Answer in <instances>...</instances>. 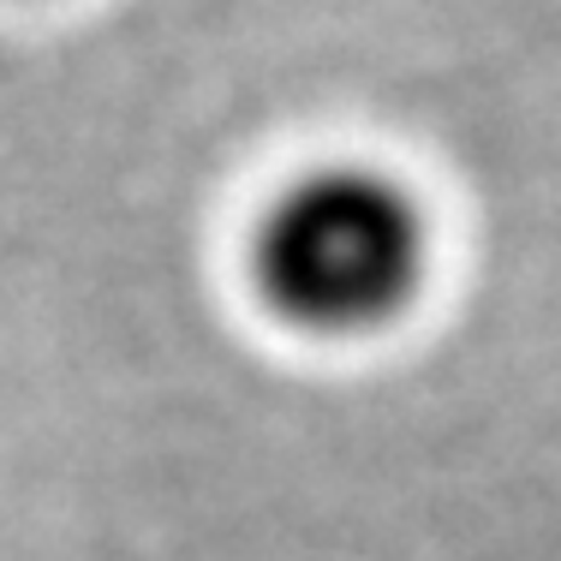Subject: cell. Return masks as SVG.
<instances>
[{
  "instance_id": "6da1fadb",
  "label": "cell",
  "mask_w": 561,
  "mask_h": 561,
  "mask_svg": "<svg viewBox=\"0 0 561 561\" xmlns=\"http://www.w3.org/2000/svg\"><path fill=\"white\" fill-rule=\"evenodd\" d=\"M257 280L287 323L377 329L424 280V216L389 173L323 168L263 216Z\"/></svg>"
}]
</instances>
